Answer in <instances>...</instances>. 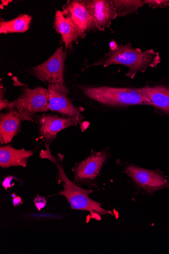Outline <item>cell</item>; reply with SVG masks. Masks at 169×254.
Here are the masks:
<instances>
[{
  "instance_id": "7c38bea8",
  "label": "cell",
  "mask_w": 169,
  "mask_h": 254,
  "mask_svg": "<svg viewBox=\"0 0 169 254\" xmlns=\"http://www.w3.org/2000/svg\"><path fill=\"white\" fill-rule=\"evenodd\" d=\"M55 27L56 31L61 35L66 48L85 34L60 10L56 12Z\"/></svg>"
},
{
  "instance_id": "ac0fdd59",
  "label": "cell",
  "mask_w": 169,
  "mask_h": 254,
  "mask_svg": "<svg viewBox=\"0 0 169 254\" xmlns=\"http://www.w3.org/2000/svg\"><path fill=\"white\" fill-rule=\"evenodd\" d=\"M144 4L155 8H165L169 6V0H145Z\"/></svg>"
},
{
  "instance_id": "603a6c76",
  "label": "cell",
  "mask_w": 169,
  "mask_h": 254,
  "mask_svg": "<svg viewBox=\"0 0 169 254\" xmlns=\"http://www.w3.org/2000/svg\"><path fill=\"white\" fill-rule=\"evenodd\" d=\"M2 5L3 6H6L8 5L9 3H10L12 2V1H2Z\"/></svg>"
},
{
  "instance_id": "44dd1931",
  "label": "cell",
  "mask_w": 169,
  "mask_h": 254,
  "mask_svg": "<svg viewBox=\"0 0 169 254\" xmlns=\"http://www.w3.org/2000/svg\"><path fill=\"white\" fill-rule=\"evenodd\" d=\"M13 178L14 177L11 176H8L5 178L4 181L2 183V186L5 190H7L14 186L13 184H11V182Z\"/></svg>"
},
{
  "instance_id": "52a82bcc",
  "label": "cell",
  "mask_w": 169,
  "mask_h": 254,
  "mask_svg": "<svg viewBox=\"0 0 169 254\" xmlns=\"http://www.w3.org/2000/svg\"><path fill=\"white\" fill-rule=\"evenodd\" d=\"M49 109L68 118L81 122L83 117L80 108L76 107L68 97V89L64 84H50Z\"/></svg>"
},
{
  "instance_id": "8992f818",
  "label": "cell",
  "mask_w": 169,
  "mask_h": 254,
  "mask_svg": "<svg viewBox=\"0 0 169 254\" xmlns=\"http://www.w3.org/2000/svg\"><path fill=\"white\" fill-rule=\"evenodd\" d=\"M66 52L63 48L57 49L53 55L41 64L32 68L37 78L50 84H64V69Z\"/></svg>"
},
{
  "instance_id": "30bf717a",
  "label": "cell",
  "mask_w": 169,
  "mask_h": 254,
  "mask_svg": "<svg viewBox=\"0 0 169 254\" xmlns=\"http://www.w3.org/2000/svg\"><path fill=\"white\" fill-rule=\"evenodd\" d=\"M85 2L96 28L100 31L109 27L117 16L113 4L110 0H87Z\"/></svg>"
},
{
  "instance_id": "5bb4252c",
  "label": "cell",
  "mask_w": 169,
  "mask_h": 254,
  "mask_svg": "<svg viewBox=\"0 0 169 254\" xmlns=\"http://www.w3.org/2000/svg\"><path fill=\"white\" fill-rule=\"evenodd\" d=\"M34 152L25 149L18 150L10 145L0 148V166L3 169L13 166L26 167L28 159Z\"/></svg>"
},
{
  "instance_id": "8fae6325",
  "label": "cell",
  "mask_w": 169,
  "mask_h": 254,
  "mask_svg": "<svg viewBox=\"0 0 169 254\" xmlns=\"http://www.w3.org/2000/svg\"><path fill=\"white\" fill-rule=\"evenodd\" d=\"M62 12L84 33L96 28L85 1H68L63 6Z\"/></svg>"
},
{
  "instance_id": "7a4b0ae2",
  "label": "cell",
  "mask_w": 169,
  "mask_h": 254,
  "mask_svg": "<svg viewBox=\"0 0 169 254\" xmlns=\"http://www.w3.org/2000/svg\"><path fill=\"white\" fill-rule=\"evenodd\" d=\"M159 53L154 50L142 51L132 48L130 43L124 45H117L105 56L95 63L92 66L104 65L107 67L112 64L123 65L128 67L126 75L134 79L136 74L146 72L149 67H155L161 62Z\"/></svg>"
},
{
  "instance_id": "d6986e66",
  "label": "cell",
  "mask_w": 169,
  "mask_h": 254,
  "mask_svg": "<svg viewBox=\"0 0 169 254\" xmlns=\"http://www.w3.org/2000/svg\"><path fill=\"white\" fill-rule=\"evenodd\" d=\"M5 89L2 83H1V87H0V109L2 110L3 109L7 108L9 103L7 100L5 98Z\"/></svg>"
},
{
  "instance_id": "3957f363",
  "label": "cell",
  "mask_w": 169,
  "mask_h": 254,
  "mask_svg": "<svg viewBox=\"0 0 169 254\" xmlns=\"http://www.w3.org/2000/svg\"><path fill=\"white\" fill-rule=\"evenodd\" d=\"M85 95L102 104L112 107L132 105L151 106L142 88H120L109 86L83 87Z\"/></svg>"
},
{
  "instance_id": "9a60e30c",
  "label": "cell",
  "mask_w": 169,
  "mask_h": 254,
  "mask_svg": "<svg viewBox=\"0 0 169 254\" xmlns=\"http://www.w3.org/2000/svg\"><path fill=\"white\" fill-rule=\"evenodd\" d=\"M151 106L169 115V88L164 86H146L141 88Z\"/></svg>"
},
{
  "instance_id": "4fadbf2b",
  "label": "cell",
  "mask_w": 169,
  "mask_h": 254,
  "mask_svg": "<svg viewBox=\"0 0 169 254\" xmlns=\"http://www.w3.org/2000/svg\"><path fill=\"white\" fill-rule=\"evenodd\" d=\"M21 119L16 110H9L0 116V143H10L18 133Z\"/></svg>"
},
{
  "instance_id": "9c48e42d",
  "label": "cell",
  "mask_w": 169,
  "mask_h": 254,
  "mask_svg": "<svg viewBox=\"0 0 169 254\" xmlns=\"http://www.w3.org/2000/svg\"><path fill=\"white\" fill-rule=\"evenodd\" d=\"M81 122L70 118H60L56 115L46 114L39 120V130L46 147H50L57 134L68 127L80 124Z\"/></svg>"
},
{
  "instance_id": "5b68a950",
  "label": "cell",
  "mask_w": 169,
  "mask_h": 254,
  "mask_svg": "<svg viewBox=\"0 0 169 254\" xmlns=\"http://www.w3.org/2000/svg\"><path fill=\"white\" fill-rule=\"evenodd\" d=\"M125 172L136 188L145 194L152 196L157 191L169 188L166 177L157 171L129 165L125 168Z\"/></svg>"
},
{
  "instance_id": "ffe728a7",
  "label": "cell",
  "mask_w": 169,
  "mask_h": 254,
  "mask_svg": "<svg viewBox=\"0 0 169 254\" xmlns=\"http://www.w3.org/2000/svg\"><path fill=\"white\" fill-rule=\"evenodd\" d=\"M34 201L39 211L44 208L47 204L46 199L44 197L39 196V195L35 198Z\"/></svg>"
},
{
  "instance_id": "277c9868",
  "label": "cell",
  "mask_w": 169,
  "mask_h": 254,
  "mask_svg": "<svg viewBox=\"0 0 169 254\" xmlns=\"http://www.w3.org/2000/svg\"><path fill=\"white\" fill-rule=\"evenodd\" d=\"M49 95V90L43 87H27L17 100L9 103L6 108L16 110L22 121L34 122L36 114L50 110Z\"/></svg>"
},
{
  "instance_id": "ba28073f",
  "label": "cell",
  "mask_w": 169,
  "mask_h": 254,
  "mask_svg": "<svg viewBox=\"0 0 169 254\" xmlns=\"http://www.w3.org/2000/svg\"><path fill=\"white\" fill-rule=\"evenodd\" d=\"M107 158L108 154L105 150L92 152L74 168L75 181L88 184L95 180L100 175Z\"/></svg>"
},
{
  "instance_id": "2e32d148",
  "label": "cell",
  "mask_w": 169,
  "mask_h": 254,
  "mask_svg": "<svg viewBox=\"0 0 169 254\" xmlns=\"http://www.w3.org/2000/svg\"><path fill=\"white\" fill-rule=\"evenodd\" d=\"M32 17L28 14H21L8 21L0 22V33L8 34L21 33L29 30Z\"/></svg>"
},
{
  "instance_id": "e0dca14e",
  "label": "cell",
  "mask_w": 169,
  "mask_h": 254,
  "mask_svg": "<svg viewBox=\"0 0 169 254\" xmlns=\"http://www.w3.org/2000/svg\"><path fill=\"white\" fill-rule=\"evenodd\" d=\"M116 11L117 16L125 17L132 13L137 14L138 9L144 5L143 1H112Z\"/></svg>"
},
{
  "instance_id": "7402d4cb",
  "label": "cell",
  "mask_w": 169,
  "mask_h": 254,
  "mask_svg": "<svg viewBox=\"0 0 169 254\" xmlns=\"http://www.w3.org/2000/svg\"><path fill=\"white\" fill-rule=\"evenodd\" d=\"M13 203L14 206H17L19 205L21 203H22V200L21 198L18 196H13Z\"/></svg>"
},
{
  "instance_id": "6da1fadb",
  "label": "cell",
  "mask_w": 169,
  "mask_h": 254,
  "mask_svg": "<svg viewBox=\"0 0 169 254\" xmlns=\"http://www.w3.org/2000/svg\"><path fill=\"white\" fill-rule=\"evenodd\" d=\"M46 148V150L41 151L40 157L50 160L56 166L58 171L57 178L62 183L64 188L63 190L57 195L64 196L72 209L88 211L90 213L91 217L95 220L101 221L102 215H113L111 211L103 208L101 203L94 201L89 197V195L93 190L82 189L68 178L63 168V155H59V158L56 159L52 155L50 147Z\"/></svg>"
}]
</instances>
